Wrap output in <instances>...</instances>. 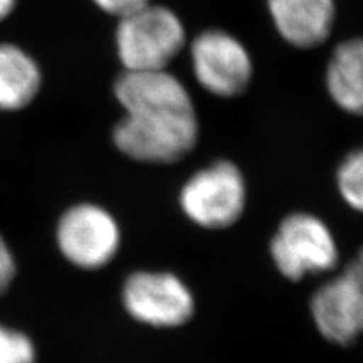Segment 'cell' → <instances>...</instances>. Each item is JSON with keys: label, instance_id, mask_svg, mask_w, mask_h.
I'll list each match as a JSON object with an SVG mask.
<instances>
[{"label": "cell", "instance_id": "cell-9", "mask_svg": "<svg viewBox=\"0 0 363 363\" xmlns=\"http://www.w3.org/2000/svg\"><path fill=\"white\" fill-rule=\"evenodd\" d=\"M112 94L124 113L196 111L188 88L168 68L121 70Z\"/></svg>", "mask_w": 363, "mask_h": 363}, {"label": "cell", "instance_id": "cell-3", "mask_svg": "<svg viewBox=\"0 0 363 363\" xmlns=\"http://www.w3.org/2000/svg\"><path fill=\"white\" fill-rule=\"evenodd\" d=\"M55 245L74 268L97 271L117 257L123 233L118 220L96 201H76L67 206L55 223Z\"/></svg>", "mask_w": 363, "mask_h": 363}, {"label": "cell", "instance_id": "cell-1", "mask_svg": "<svg viewBox=\"0 0 363 363\" xmlns=\"http://www.w3.org/2000/svg\"><path fill=\"white\" fill-rule=\"evenodd\" d=\"M200 124L196 111L124 113L113 124L111 140L130 161L169 165L196 149Z\"/></svg>", "mask_w": 363, "mask_h": 363}, {"label": "cell", "instance_id": "cell-16", "mask_svg": "<svg viewBox=\"0 0 363 363\" xmlns=\"http://www.w3.org/2000/svg\"><path fill=\"white\" fill-rule=\"evenodd\" d=\"M91 2L101 13L120 18L123 16L133 13L135 9L153 2V0H91Z\"/></svg>", "mask_w": 363, "mask_h": 363}, {"label": "cell", "instance_id": "cell-6", "mask_svg": "<svg viewBox=\"0 0 363 363\" xmlns=\"http://www.w3.org/2000/svg\"><path fill=\"white\" fill-rule=\"evenodd\" d=\"M189 60L199 85L215 97H238L252 84V55L240 38L224 29L209 28L197 33L189 44Z\"/></svg>", "mask_w": 363, "mask_h": 363}, {"label": "cell", "instance_id": "cell-15", "mask_svg": "<svg viewBox=\"0 0 363 363\" xmlns=\"http://www.w3.org/2000/svg\"><path fill=\"white\" fill-rule=\"evenodd\" d=\"M17 259L6 238L0 232V297L13 285L17 276Z\"/></svg>", "mask_w": 363, "mask_h": 363}, {"label": "cell", "instance_id": "cell-8", "mask_svg": "<svg viewBox=\"0 0 363 363\" xmlns=\"http://www.w3.org/2000/svg\"><path fill=\"white\" fill-rule=\"evenodd\" d=\"M309 308L328 342L347 347L363 333V247L339 276L313 292Z\"/></svg>", "mask_w": 363, "mask_h": 363}, {"label": "cell", "instance_id": "cell-14", "mask_svg": "<svg viewBox=\"0 0 363 363\" xmlns=\"http://www.w3.org/2000/svg\"><path fill=\"white\" fill-rule=\"evenodd\" d=\"M37 350L32 339L16 328L0 324V363H35Z\"/></svg>", "mask_w": 363, "mask_h": 363}, {"label": "cell", "instance_id": "cell-13", "mask_svg": "<svg viewBox=\"0 0 363 363\" xmlns=\"http://www.w3.org/2000/svg\"><path fill=\"white\" fill-rule=\"evenodd\" d=\"M336 186L347 206L363 213V145L350 152L339 164Z\"/></svg>", "mask_w": 363, "mask_h": 363}, {"label": "cell", "instance_id": "cell-2", "mask_svg": "<svg viewBox=\"0 0 363 363\" xmlns=\"http://www.w3.org/2000/svg\"><path fill=\"white\" fill-rule=\"evenodd\" d=\"M188 33L176 11L147 4L117 18L113 48L123 70L168 68L186 48Z\"/></svg>", "mask_w": 363, "mask_h": 363}, {"label": "cell", "instance_id": "cell-17", "mask_svg": "<svg viewBox=\"0 0 363 363\" xmlns=\"http://www.w3.org/2000/svg\"><path fill=\"white\" fill-rule=\"evenodd\" d=\"M17 6L18 0H0V23H4L13 17Z\"/></svg>", "mask_w": 363, "mask_h": 363}, {"label": "cell", "instance_id": "cell-5", "mask_svg": "<svg viewBox=\"0 0 363 363\" xmlns=\"http://www.w3.org/2000/svg\"><path fill=\"white\" fill-rule=\"evenodd\" d=\"M269 256L283 277L300 281L333 271L339 264V247L332 229L318 215L292 212L272 235Z\"/></svg>", "mask_w": 363, "mask_h": 363}, {"label": "cell", "instance_id": "cell-4", "mask_svg": "<svg viewBox=\"0 0 363 363\" xmlns=\"http://www.w3.org/2000/svg\"><path fill=\"white\" fill-rule=\"evenodd\" d=\"M247 196L241 168L227 159H218L185 182L179 192V206L201 229L224 230L242 218Z\"/></svg>", "mask_w": 363, "mask_h": 363}, {"label": "cell", "instance_id": "cell-7", "mask_svg": "<svg viewBox=\"0 0 363 363\" xmlns=\"http://www.w3.org/2000/svg\"><path fill=\"white\" fill-rule=\"evenodd\" d=\"M121 301L130 318L153 328H177L196 313L189 286L169 271H135L123 283Z\"/></svg>", "mask_w": 363, "mask_h": 363}, {"label": "cell", "instance_id": "cell-10", "mask_svg": "<svg viewBox=\"0 0 363 363\" xmlns=\"http://www.w3.org/2000/svg\"><path fill=\"white\" fill-rule=\"evenodd\" d=\"M267 6L279 35L295 49L320 48L332 35L335 0H267Z\"/></svg>", "mask_w": 363, "mask_h": 363}, {"label": "cell", "instance_id": "cell-12", "mask_svg": "<svg viewBox=\"0 0 363 363\" xmlns=\"http://www.w3.org/2000/svg\"><path fill=\"white\" fill-rule=\"evenodd\" d=\"M325 89L350 116L363 117V38H348L333 49L325 67Z\"/></svg>", "mask_w": 363, "mask_h": 363}, {"label": "cell", "instance_id": "cell-11", "mask_svg": "<svg viewBox=\"0 0 363 363\" xmlns=\"http://www.w3.org/2000/svg\"><path fill=\"white\" fill-rule=\"evenodd\" d=\"M44 86V70L26 48L0 41V112L16 113L33 105Z\"/></svg>", "mask_w": 363, "mask_h": 363}]
</instances>
